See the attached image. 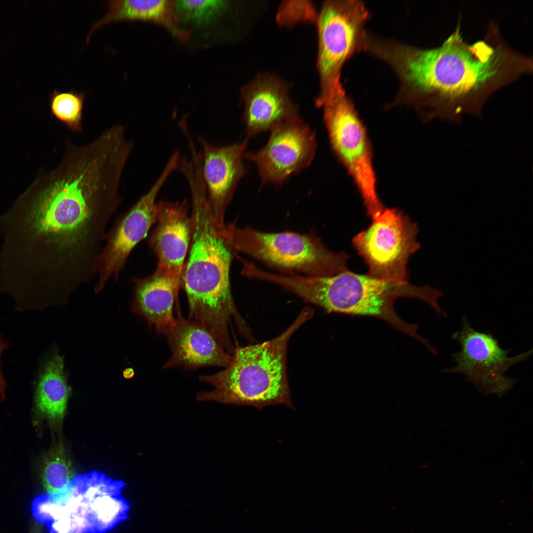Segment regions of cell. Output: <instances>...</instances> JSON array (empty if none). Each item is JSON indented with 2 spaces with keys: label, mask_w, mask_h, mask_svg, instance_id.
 I'll return each mask as SVG.
<instances>
[{
  "label": "cell",
  "mask_w": 533,
  "mask_h": 533,
  "mask_svg": "<svg viewBox=\"0 0 533 533\" xmlns=\"http://www.w3.org/2000/svg\"><path fill=\"white\" fill-rule=\"evenodd\" d=\"M225 234L234 250L244 253L281 272L309 277H329L347 269V255L328 249L312 231L266 232L234 223Z\"/></svg>",
  "instance_id": "52a82bcc"
},
{
  "label": "cell",
  "mask_w": 533,
  "mask_h": 533,
  "mask_svg": "<svg viewBox=\"0 0 533 533\" xmlns=\"http://www.w3.org/2000/svg\"><path fill=\"white\" fill-rule=\"evenodd\" d=\"M462 322V329L452 335L460 345V350L452 355L456 366L445 369L444 372L462 374L479 392L501 397L517 381L506 376L505 373L512 366L526 360L532 354L533 349L509 356V350L503 349L491 333L476 331L465 316Z\"/></svg>",
  "instance_id": "8fae6325"
},
{
  "label": "cell",
  "mask_w": 533,
  "mask_h": 533,
  "mask_svg": "<svg viewBox=\"0 0 533 533\" xmlns=\"http://www.w3.org/2000/svg\"><path fill=\"white\" fill-rule=\"evenodd\" d=\"M85 97L83 92L55 90L50 97L51 113L69 129L80 132Z\"/></svg>",
  "instance_id": "44dd1931"
},
{
  "label": "cell",
  "mask_w": 533,
  "mask_h": 533,
  "mask_svg": "<svg viewBox=\"0 0 533 533\" xmlns=\"http://www.w3.org/2000/svg\"><path fill=\"white\" fill-rule=\"evenodd\" d=\"M156 222L149 238L158 259L156 269L170 276L180 286L192 234V221L188 215L187 202L157 203Z\"/></svg>",
  "instance_id": "9a60e30c"
},
{
  "label": "cell",
  "mask_w": 533,
  "mask_h": 533,
  "mask_svg": "<svg viewBox=\"0 0 533 533\" xmlns=\"http://www.w3.org/2000/svg\"><path fill=\"white\" fill-rule=\"evenodd\" d=\"M202 156V175L213 218L225 229L224 215L239 181L245 175L243 163L247 139L228 146H217L198 136Z\"/></svg>",
  "instance_id": "5bb4252c"
},
{
  "label": "cell",
  "mask_w": 533,
  "mask_h": 533,
  "mask_svg": "<svg viewBox=\"0 0 533 533\" xmlns=\"http://www.w3.org/2000/svg\"><path fill=\"white\" fill-rule=\"evenodd\" d=\"M70 390L64 372V358L54 350L41 363L36 382L37 409L52 421L64 416Z\"/></svg>",
  "instance_id": "ffe728a7"
},
{
  "label": "cell",
  "mask_w": 533,
  "mask_h": 533,
  "mask_svg": "<svg viewBox=\"0 0 533 533\" xmlns=\"http://www.w3.org/2000/svg\"><path fill=\"white\" fill-rule=\"evenodd\" d=\"M315 15L311 4L308 1H288L280 9L278 19L285 25L302 20H312Z\"/></svg>",
  "instance_id": "cb8c5ba5"
},
{
  "label": "cell",
  "mask_w": 533,
  "mask_h": 533,
  "mask_svg": "<svg viewBox=\"0 0 533 533\" xmlns=\"http://www.w3.org/2000/svg\"><path fill=\"white\" fill-rule=\"evenodd\" d=\"M120 20L157 23L180 39H187L190 36L189 31L179 26L174 0H116L109 1L106 14L93 25L87 36L86 42L89 41L91 34L101 26Z\"/></svg>",
  "instance_id": "d6986e66"
},
{
  "label": "cell",
  "mask_w": 533,
  "mask_h": 533,
  "mask_svg": "<svg viewBox=\"0 0 533 533\" xmlns=\"http://www.w3.org/2000/svg\"><path fill=\"white\" fill-rule=\"evenodd\" d=\"M192 203V234L190 255L182 277L189 318L205 327L222 347L231 353L232 323L248 338L251 331L239 313L231 294L229 270L233 248L216 224L206 188L199 179L189 184Z\"/></svg>",
  "instance_id": "3957f363"
},
{
  "label": "cell",
  "mask_w": 533,
  "mask_h": 533,
  "mask_svg": "<svg viewBox=\"0 0 533 533\" xmlns=\"http://www.w3.org/2000/svg\"><path fill=\"white\" fill-rule=\"evenodd\" d=\"M419 228L401 211L384 209L365 230L353 238V244L373 277L399 283L408 281L410 257L420 247Z\"/></svg>",
  "instance_id": "30bf717a"
},
{
  "label": "cell",
  "mask_w": 533,
  "mask_h": 533,
  "mask_svg": "<svg viewBox=\"0 0 533 533\" xmlns=\"http://www.w3.org/2000/svg\"><path fill=\"white\" fill-rule=\"evenodd\" d=\"M134 282V311L144 317L158 333L165 334L176 323L174 308L178 303L180 285L157 269L151 276Z\"/></svg>",
  "instance_id": "ac0fdd59"
},
{
  "label": "cell",
  "mask_w": 533,
  "mask_h": 533,
  "mask_svg": "<svg viewBox=\"0 0 533 533\" xmlns=\"http://www.w3.org/2000/svg\"><path fill=\"white\" fill-rule=\"evenodd\" d=\"M41 476L43 486L49 494L58 492L73 480L74 471L62 449L55 450L46 457Z\"/></svg>",
  "instance_id": "7402d4cb"
},
{
  "label": "cell",
  "mask_w": 533,
  "mask_h": 533,
  "mask_svg": "<svg viewBox=\"0 0 533 533\" xmlns=\"http://www.w3.org/2000/svg\"><path fill=\"white\" fill-rule=\"evenodd\" d=\"M245 104L243 120L247 139L298 115L287 87L271 76H261L241 92Z\"/></svg>",
  "instance_id": "e0dca14e"
},
{
  "label": "cell",
  "mask_w": 533,
  "mask_h": 533,
  "mask_svg": "<svg viewBox=\"0 0 533 533\" xmlns=\"http://www.w3.org/2000/svg\"><path fill=\"white\" fill-rule=\"evenodd\" d=\"M134 375V371L131 368L126 369L123 372V375L126 379L132 378Z\"/></svg>",
  "instance_id": "484cf974"
},
{
  "label": "cell",
  "mask_w": 533,
  "mask_h": 533,
  "mask_svg": "<svg viewBox=\"0 0 533 533\" xmlns=\"http://www.w3.org/2000/svg\"><path fill=\"white\" fill-rule=\"evenodd\" d=\"M179 157L173 154L151 189L126 213L119 217L107 233L98 261V279L94 291H101L109 279H118L133 248L147 235L157 221L156 196L171 173L178 167Z\"/></svg>",
  "instance_id": "7c38bea8"
},
{
  "label": "cell",
  "mask_w": 533,
  "mask_h": 533,
  "mask_svg": "<svg viewBox=\"0 0 533 533\" xmlns=\"http://www.w3.org/2000/svg\"><path fill=\"white\" fill-rule=\"evenodd\" d=\"M125 485L95 471L77 475L58 492L36 498L33 515L50 533H105L127 518Z\"/></svg>",
  "instance_id": "8992f818"
},
{
  "label": "cell",
  "mask_w": 533,
  "mask_h": 533,
  "mask_svg": "<svg viewBox=\"0 0 533 533\" xmlns=\"http://www.w3.org/2000/svg\"><path fill=\"white\" fill-rule=\"evenodd\" d=\"M304 307L291 324L274 338L245 346L237 345L230 364L216 374L199 377L214 387L199 392V401H215L262 408L282 404L293 407L287 369L289 342L296 332L314 315Z\"/></svg>",
  "instance_id": "5b68a950"
},
{
  "label": "cell",
  "mask_w": 533,
  "mask_h": 533,
  "mask_svg": "<svg viewBox=\"0 0 533 533\" xmlns=\"http://www.w3.org/2000/svg\"><path fill=\"white\" fill-rule=\"evenodd\" d=\"M9 346L8 342L5 341L0 335V399H3L5 395V390L6 387V382L3 377L1 366V356L3 352Z\"/></svg>",
  "instance_id": "d4e9b609"
},
{
  "label": "cell",
  "mask_w": 533,
  "mask_h": 533,
  "mask_svg": "<svg viewBox=\"0 0 533 533\" xmlns=\"http://www.w3.org/2000/svg\"><path fill=\"white\" fill-rule=\"evenodd\" d=\"M122 172L104 150L68 144L58 165L39 174L14 204L35 280L53 296L68 300L98 274L107 227L122 199Z\"/></svg>",
  "instance_id": "6da1fadb"
},
{
  "label": "cell",
  "mask_w": 533,
  "mask_h": 533,
  "mask_svg": "<svg viewBox=\"0 0 533 533\" xmlns=\"http://www.w3.org/2000/svg\"><path fill=\"white\" fill-rule=\"evenodd\" d=\"M267 144L256 152L245 153L244 158L258 168L262 185H280L311 162L316 149L315 133L299 115L270 130Z\"/></svg>",
  "instance_id": "4fadbf2b"
},
{
  "label": "cell",
  "mask_w": 533,
  "mask_h": 533,
  "mask_svg": "<svg viewBox=\"0 0 533 533\" xmlns=\"http://www.w3.org/2000/svg\"><path fill=\"white\" fill-rule=\"evenodd\" d=\"M370 16L361 0L324 1L317 17L321 91L316 104L345 93L341 82L342 69L355 53L363 51L365 26Z\"/></svg>",
  "instance_id": "ba28073f"
},
{
  "label": "cell",
  "mask_w": 533,
  "mask_h": 533,
  "mask_svg": "<svg viewBox=\"0 0 533 533\" xmlns=\"http://www.w3.org/2000/svg\"><path fill=\"white\" fill-rule=\"evenodd\" d=\"M368 53L398 77L391 106L413 107L428 118L454 120L464 113L478 114L492 94L533 71L532 57L511 48L494 22L484 38L472 44L463 40L458 24L437 47L375 37Z\"/></svg>",
  "instance_id": "7a4b0ae2"
},
{
  "label": "cell",
  "mask_w": 533,
  "mask_h": 533,
  "mask_svg": "<svg viewBox=\"0 0 533 533\" xmlns=\"http://www.w3.org/2000/svg\"><path fill=\"white\" fill-rule=\"evenodd\" d=\"M178 304L175 307V324L165 334L171 356L163 369L180 366L187 369L209 366L227 367L231 361L232 355L225 351L205 327L185 319Z\"/></svg>",
  "instance_id": "2e32d148"
},
{
  "label": "cell",
  "mask_w": 533,
  "mask_h": 533,
  "mask_svg": "<svg viewBox=\"0 0 533 533\" xmlns=\"http://www.w3.org/2000/svg\"><path fill=\"white\" fill-rule=\"evenodd\" d=\"M318 107L333 151L354 179L368 214L377 219L384 208L376 191L370 144L351 99L345 93Z\"/></svg>",
  "instance_id": "9c48e42d"
},
{
  "label": "cell",
  "mask_w": 533,
  "mask_h": 533,
  "mask_svg": "<svg viewBox=\"0 0 533 533\" xmlns=\"http://www.w3.org/2000/svg\"><path fill=\"white\" fill-rule=\"evenodd\" d=\"M283 285L285 290L327 312L384 320L426 347L429 343L417 334L418 325L401 318L394 310V303L400 297L417 298L439 312L441 306L438 300L443 295L442 291L429 285L386 280L348 269L329 277L289 275L284 278Z\"/></svg>",
  "instance_id": "277c9868"
},
{
  "label": "cell",
  "mask_w": 533,
  "mask_h": 533,
  "mask_svg": "<svg viewBox=\"0 0 533 533\" xmlns=\"http://www.w3.org/2000/svg\"><path fill=\"white\" fill-rule=\"evenodd\" d=\"M226 0L174 1L178 19L181 22L199 26L210 22L219 15L228 6Z\"/></svg>",
  "instance_id": "603a6c76"
}]
</instances>
